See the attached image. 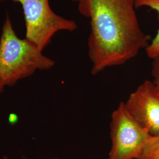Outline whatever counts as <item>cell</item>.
<instances>
[{"label":"cell","mask_w":159,"mask_h":159,"mask_svg":"<svg viewBox=\"0 0 159 159\" xmlns=\"http://www.w3.org/2000/svg\"><path fill=\"white\" fill-rule=\"evenodd\" d=\"M4 88H5V87L2 84V83H1V81H0V94L2 93L4 91Z\"/></svg>","instance_id":"obj_9"},{"label":"cell","mask_w":159,"mask_h":159,"mask_svg":"<svg viewBox=\"0 0 159 159\" xmlns=\"http://www.w3.org/2000/svg\"><path fill=\"white\" fill-rule=\"evenodd\" d=\"M71 1H76V2H79V0H71Z\"/></svg>","instance_id":"obj_11"},{"label":"cell","mask_w":159,"mask_h":159,"mask_svg":"<svg viewBox=\"0 0 159 159\" xmlns=\"http://www.w3.org/2000/svg\"><path fill=\"white\" fill-rule=\"evenodd\" d=\"M108 159H137L152 136L120 102L111 114Z\"/></svg>","instance_id":"obj_4"},{"label":"cell","mask_w":159,"mask_h":159,"mask_svg":"<svg viewBox=\"0 0 159 159\" xmlns=\"http://www.w3.org/2000/svg\"><path fill=\"white\" fill-rule=\"evenodd\" d=\"M3 159H10V158L6 156H3Z\"/></svg>","instance_id":"obj_10"},{"label":"cell","mask_w":159,"mask_h":159,"mask_svg":"<svg viewBox=\"0 0 159 159\" xmlns=\"http://www.w3.org/2000/svg\"><path fill=\"white\" fill-rule=\"evenodd\" d=\"M135 7H148L157 11L159 16V0H134ZM148 57L153 60L159 58V30L152 43L146 48Z\"/></svg>","instance_id":"obj_6"},{"label":"cell","mask_w":159,"mask_h":159,"mask_svg":"<svg viewBox=\"0 0 159 159\" xmlns=\"http://www.w3.org/2000/svg\"><path fill=\"white\" fill-rule=\"evenodd\" d=\"M134 7V0L79 1L80 12L91 19L88 47L93 75L125 64L149 45L150 37L140 28Z\"/></svg>","instance_id":"obj_1"},{"label":"cell","mask_w":159,"mask_h":159,"mask_svg":"<svg viewBox=\"0 0 159 159\" xmlns=\"http://www.w3.org/2000/svg\"><path fill=\"white\" fill-rule=\"evenodd\" d=\"M7 0H0V2ZM23 8L26 27L25 39L40 50L48 46L51 39L60 31H74L76 23L61 17L51 10L49 0H12Z\"/></svg>","instance_id":"obj_3"},{"label":"cell","mask_w":159,"mask_h":159,"mask_svg":"<svg viewBox=\"0 0 159 159\" xmlns=\"http://www.w3.org/2000/svg\"><path fill=\"white\" fill-rule=\"evenodd\" d=\"M54 64L37 46L17 36L10 17L7 15L0 37V81L4 86H13L37 70L51 69Z\"/></svg>","instance_id":"obj_2"},{"label":"cell","mask_w":159,"mask_h":159,"mask_svg":"<svg viewBox=\"0 0 159 159\" xmlns=\"http://www.w3.org/2000/svg\"><path fill=\"white\" fill-rule=\"evenodd\" d=\"M152 74L153 77V83L159 90V58L153 60L152 63Z\"/></svg>","instance_id":"obj_8"},{"label":"cell","mask_w":159,"mask_h":159,"mask_svg":"<svg viewBox=\"0 0 159 159\" xmlns=\"http://www.w3.org/2000/svg\"><path fill=\"white\" fill-rule=\"evenodd\" d=\"M125 105L152 136L159 135V90L153 81H144L131 94Z\"/></svg>","instance_id":"obj_5"},{"label":"cell","mask_w":159,"mask_h":159,"mask_svg":"<svg viewBox=\"0 0 159 159\" xmlns=\"http://www.w3.org/2000/svg\"><path fill=\"white\" fill-rule=\"evenodd\" d=\"M137 159H159V135L150 137Z\"/></svg>","instance_id":"obj_7"}]
</instances>
